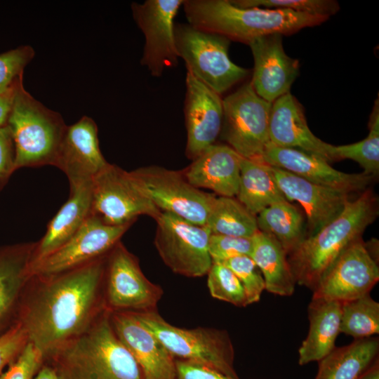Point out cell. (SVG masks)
<instances>
[{"label":"cell","mask_w":379,"mask_h":379,"mask_svg":"<svg viewBox=\"0 0 379 379\" xmlns=\"http://www.w3.org/2000/svg\"><path fill=\"white\" fill-rule=\"evenodd\" d=\"M106 256L48 276L32 275L18 306L16 322L44 361L87 331L107 310Z\"/></svg>","instance_id":"6da1fadb"},{"label":"cell","mask_w":379,"mask_h":379,"mask_svg":"<svg viewBox=\"0 0 379 379\" xmlns=\"http://www.w3.org/2000/svg\"><path fill=\"white\" fill-rule=\"evenodd\" d=\"M182 6L192 26L246 44L262 36L290 35L328 19L291 10L241 8L230 0H184Z\"/></svg>","instance_id":"7a4b0ae2"},{"label":"cell","mask_w":379,"mask_h":379,"mask_svg":"<svg viewBox=\"0 0 379 379\" xmlns=\"http://www.w3.org/2000/svg\"><path fill=\"white\" fill-rule=\"evenodd\" d=\"M48 361L59 379H143L137 362L116 335L107 310Z\"/></svg>","instance_id":"3957f363"},{"label":"cell","mask_w":379,"mask_h":379,"mask_svg":"<svg viewBox=\"0 0 379 379\" xmlns=\"http://www.w3.org/2000/svg\"><path fill=\"white\" fill-rule=\"evenodd\" d=\"M378 215V199L368 188L350 199L343 212L290 253L288 261L296 284L313 291L322 274L352 243L362 238Z\"/></svg>","instance_id":"277c9868"},{"label":"cell","mask_w":379,"mask_h":379,"mask_svg":"<svg viewBox=\"0 0 379 379\" xmlns=\"http://www.w3.org/2000/svg\"><path fill=\"white\" fill-rule=\"evenodd\" d=\"M7 125L15 147V171L55 166L67 126L58 112L47 108L25 89L23 80L18 86Z\"/></svg>","instance_id":"5b68a950"},{"label":"cell","mask_w":379,"mask_h":379,"mask_svg":"<svg viewBox=\"0 0 379 379\" xmlns=\"http://www.w3.org/2000/svg\"><path fill=\"white\" fill-rule=\"evenodd\" d=\"M174 358L190 361L239 379L229 333L210 327L185 328L166 321L157 312H133Z\"/></svg>","instance_id":"8992f818"},{"label":"cell","mask_w":379,"mask_h":379,"mask_svg":"<svg viewBox=\"0 0 379 379\" xmlns=\"http://www.w3.org/2000/svg\"><path fill=\"white\" fill-rule=\"evenodd\" d=\"M175 41L187 72L220 95L249 74L231 60V41L222 35L178 23L175 25Z\"/></svg>","instance_id":"52a82bcc"},{"label":"cell","mask_w":379,"mask_h":379,"mask_svg":"<svg viewBox=\"0 0 379 379\" xmlns=\"http://www.w3.org/2000/svg\"><path fill=\"white\" fill-rule=\"evenodd\" d=\"M222 105L221 138L241 157L262 162L265 149L271 143L272 103L260 98L247 82L222 99Z\"/></svg>","instance_id":"ba28073f"},{"label":"cell","mask_w":379,"mask_h":379,"mask_svg":"<svg viewBox=\"0 0 379 379\" xmlns=\"http://www.w3.org/2000/svg\"><path fill=\"white\" fill-rule=\"evenodd\" d=\"M91 192V214L109 225H132L142 215L155 220L161 212L133 171L109 163L93 178Z\"/></svg>","instance_id":"9c48e42d"},{"label":"cell","mask_w":379,"mask_h":379,"mask_svg":"<svg viewBox=\"0 0 379 379\" xmlns=\"http://www.w3.org/2000/svg\"><path fill=\"white\" fill-rule=\"evenodd\" d=\"M155 220L154 245L165 265L187 277L206 275L213 264L208 252L210 230L166 212Z\"/></svg>","instance_id":"30bf717a"},{"label":"cell","mask_w":379,"mask_h":379,"mask_svg":"<svg viewBox=\"0 0 379 379\" xmlns=\"http://www.w3.org/2000/svg\"><path fill=\"white\" fill-rule=\"evenodd\" d=\"M104 301L110 312L155 311L163 295L142 272L138 259L121 241L106 256Z\"/></svg>","instance_id":"8fae6325"},{"label":"cell","mask_w":379,"mask_h":379,"mask_svg":"<svg viewBox=\"0 0 379 379\" xmlns=\"http://www.w3.org/2000/svg\"><path fill=\"white\" fill-rule=\"evenodd\" d=\"M133 172L161 212L206 225L215 196L195 187L178 171L149 166Z\"/></svg>","instance_id":"7c38bea8"},{"label":"cell","mask_w":379,"mask_h":379,"mask_svg":"<svg viewBox=\"0 0 379 379\" xmlns=\"http://www.w3.org/2000/svg\"><path fill=\"white\" fill-rule=\"evenodd\" d=\"M183 2L146 0L131 4L133 20L145 37L140 63L152 77H161L166 69L176 67L178 63L174 20Z\"/></svg>","instance_id":"4fadbf2b"},{"label":"cell","mask_w":379,"mask_h":379,"mask_svg":"<svg viewBox=\"0 0 379 379\" xmlns=\"http://www.w3.org/2000/svg\"><path fill=\"white\" fill-rule=\"evenodd\" d=\"M379 281L378 260L362 238L349 245L332 262L312 291V298L352 300L366 294Z\"/></svg>","instance_id":"5bb4252c"},{"label":"cell","mask_w":379,"mask_h":379,"mask_svg":"<svg viewBox=\"0 0 379 379\" xmlns=\"http://www.w3.org/2000/svg\"><path fill=\"white\" fill-rule=\"evenodd\" d=\"M131 225H109L91 214L65 244L32 265V275L60 273L107 255Z\"/></svg>","instance_id":"9a60e30c"},{"label":"cell","mask_w":379,"mask_h":379,"mask_svg":"<svg viewBox=\"0 0 379 379\" xmlns=\"http://www.w3.org/2000/svg\"><path fill=\"white\" fill-rule=\"evenodd\" d=\"M185 86L186 155L194 160L215 144L222 129L223 105L220 95L187 72Z\"/></svg>","instance_id":"2e32d148"},{"label":"cell","mask_w":379,"mask_h":379,"mask_svg":"<svg viewBox=\"0 0 379 379\" xmlns=\"http://www.w3.org/2000/svg\"><path fill=\"white\" fill-rule=\"evenodd\" d=\"M262 162L277 167L308 181L349 194L369 188L374 177L361 173H347L333 168L322 158L295 148L270 143L265 149Z\"/></svg>","instance_id":"e0dca14e"},{"label":"cell","mask_w":379,"mask_h":379,"mask_svg":"<svg viewBox=\"0 0 379 379\" xmlns=\"http://www.w3.org/2000/svg\"><path fill=\"white\" fill-rule=\"evenodd\" d=\"M108 164L100 151L93 119L84 116L67 126L54 166L65 173L69 190L91 183Z\"/></svg>","instance_id":"ac0fdd59"},{"label":"cell","mask_w":379,"mask_h":379,"mask_svg":"<svg viewBox=\"0 0 379 379\" xmlns=\"http://www.w3.org/2000/svg\"><path fill=\"white\" fill-rule=\"evenodd\" d=\"M252 52L254 67L250 81L255 93L272 103L289 93L299 75L300 64L284 51L282 35L260 36L248 44Z\"/></svg>","instance_id":"d6986e66"},{"label":"cell","mask_w":379,"mask_h":379,"mask_svg":"<svg viewBox=\"0 0 379 379\" xmlns=\"http://www.w3.org/2000/svg\"><path fill=\"white\" fill-rule=\"evenodd\" d=\"M113 330L139 366L143 379H176L175 359L133 312H110Z\"/></svg>","instance_id":"ffe728a7"},{"label":"cell","mask_w":379,"mask_h":379,"mask_svg":"<svg viewBox=\"0 0 379 379\" xmlns=\"http://www.w3.org/2000/svg\"><path fill=\"white\" fill-rule=\"evenodd\" d=\"M270 169L286 199L296 201L304 208L307 237L335 219L351 199L347 193L315 184L284 169L272 166Z\"/></svg>","instance_id":"44dd1931"},{"label":"cell","mask_w":379,"mask_h":379,"mask_svg":"<svg viewBox=\"0 0 379 379\" xmlns=\"http://www.w3.org/2000/svg\"><path fill=\"white\" fill-rule=\"evenodd\" d=\"M269 136L274 145L301 149L328 163L334 161V145L321 140L311 131L302 106L291 93L272 103Z\"/></svg>","instance_id":"7402d4cb"},{"label":"cell","mask_w":379,"mask_h":379,"mask_svg":"<svg viewBox=\"0 0 379 379\" xmlns=\"http://www.w3.org/2000/svg\"><path fill=\"white\" fill-rule=\"evenodd\" d=\"M241 157L227 145L214 144L187 168L185 179L197 188L213 191L219 197L237 196Z\"/></svg>","instance_id":"603a6c76"},{"label":"cell","mask_w":379,"mask_h":379,"mask_svg":"<svg viewBox=\"0 0 379 379\" xmlns=\"http://www.w3.org/2000/svg\"><path fill=\"white\" fill-rule=\"evenodd\" d=\"M36 242L0 246V336L15 322L20 300L32 276Z\"/></svg>","instance_id":"cb8c5ba5"},{"label":"cell","mask_w":379,"mask_h":379,"mask_svg":"<svg viewBox=\"0 0 379 379\" xmlns=\"http://www.w3.org/2000/svg\"><path fill=\"white\" fill-rule=\"evenodd\" d=\"M91 186L84 185L69 190V197L50 220L44 237L33 252L32 265L65 244L91 214Z\"/></svg>","instance_id":"d4e9b609"},{"label":"cell","mask_w":379,"mask_h":379,"mask_svg":"<svg viewBox=\"0 0 379 379\" xmlns=\"http://www.w3.org/2000/svg\"><path fill=\"white\" fill-rule=\"evenodd\" d=\"M342 302L312 298L307 312L310 323L307 337L298 350V364L319 361L335 347L339 335Z\"/></svg>","instance_id":"484cf974"},{"label":"cell","mask_w":379,"mask_h":379,"mask_svg":"<svg viewBox=\"0 0 379 379\" xmlns=\"http://www.w3.org/2000/svg\"><path fill=\"white\" fill-rule=\"evenodd\" d=\"M378 361V337L354 340L347 345L335 347L318 361L314 379H357Z\"/></svg>","instance_id":"4316f807"},{"label":"cell","mask_w":379,"mask_h":379,"mask_svg":"<svg viewBox=\"0 0 379 379\" xmlns=\"http://www.w3.org/2000/svg\"><path fill=\"white\" fill-rule=\"evenodd\" d=\"M250 257L260 270L265 290L280 296H291L296 284L284 248L273 237L258 232L252 237Z\"/></svg>","instance_id":"83f0119b"},{"label":"cell","mask_w":379,"mask_h":379,"mask_svg":"<svg viewBox=\"0 0 379 379\" xmlns=\"http://www.w3.org/2000/svg\"><path fill=\"white\" fill-rule=\"evenodd\" d=\"M237 197L255 215L274 203L287 200L279 190L268 164L243 157L240 163Z\"/></svg>","instance_id":"f1b7e54d"},{"label":"cell","mask_w":379,"mask_h":379,"mask_svg":"<svg viewBox=\"0 0 379 379\" xmlns=\"http://www.w3.org/2000/svg\"><path fill=\"white\" fill-rule=\"evenodd\" d=\"M258 230L273 237L287 255L306 238L302 214L288 201L274 203L256 215Z\"/></svg>","instance_id":"f546056e"},{"label":"cell","mask_w":379,"mask_h":379,"mask_svg":"<svg viewBox=\"0 0 379 379\" xmlns=\"http://www.w3.org/2000/svg\"><path fill=\"white\" fill-rule=\"evenodd\" d=\"M206 226L211 234L252 238L258 232L256 215L237 199L215 197Z\"/></svg>","instance_id":"4dcf8cb0"},{"label":"cell","mask_w":379,"mask_h":379,"mask_svg":"<svg viewBox=\"0 0 379 379\" xmlns=\"http://www.w3.org/2000/svg\"><path fill=\"white\" fill-rule=\"evenodd\" d=\"M340 332L354 340L378 334L379 303L370 293L342 302Z\"/></svg>","instance_id":"1f68e13d"},{"label":"cell","mask_w":379,"mask_h":379,"mask_svg":"<svg viewBox=\"0 0 379 379\" xmlns=\"http://www.w3.org/2000/svg\"><path fill=\"white\" fill-rule=\"evenodd\" d=\"M369 132L362 140L333 146L335 161L351 159L358 163L365 174L375 178L379 173V102L375 100L368 122Z\"/></svg>","instance_id":"d6a6232c"},{"label":"cell","mask_w":379,"mask_h":379,"mask_svg":"<svg viewBox=\"0 0 379 379\" xmlns=\"http://www.w3.org/2000/svg\"><path fill=\"white\" fill-rule=\"evenodd\" d=\"M207 276L208 288L213 298L239 307L248 305L242 284L227 267L213 262Z\"/></svg>","instance_id":"836d02e7"},{"label":"cell","mask_w":379,"mask_h":379,"mask_svg":"<svg viewBox=\"0 0 379 379\" xmlns=\"http://www.w3.org/2000/svg\"><path fill=\"white\" fill-rule=\"evenodd\" d=\"M236 6L241 8H264L270 9H285L295 12L329 18L340 8L333 0H230Z\"/></svg>","instance_id":"e575fe53"},{"label":"cell","mask_w":379,"mask_h":379,"mask_svg":"<svg viewBox=\"0 0 379 379\" xmlns=\"http://www.w3.org/2000/svg\"><path fill=\"white\" fill-rule=\"evenodd\" d=\"M220 262L230 269L242 284L248 305L260 301L265 290L262 274L250 256L241 255Z\"/></svg>","instance_id":"d590c367"},{"label":"cell","mask_w":379,"mask_h":379,"mask_svg":"<svg viewBox=\"0 0 379 379\" xmlns=\"http://www.w3.org/2000/svg\"><path fill=\"white\" fill-rule=\"evenodd\" d=\"M34 56L29 46H22L0 53V93L10 88L23 77L25 67Z\"/></svg>","instance_id":"8d00e7d4"},{"label":"cell","mask_w":379,"mask_h":379,"mask_svg":"<svg viewBox=\"0 0 379 379\" xmlns=\"http://www.w3.org/2000/svg\"><path fill=\"white\" fill-rule=\"evenodd\" d=\"M253 239L211 234L208 241V252L213 262L241 256H250Z\"/></svg>","instance_id":"74e56055"},{"label":"cell","mask_w":379,"mask_h":379,"mask_svg":"<svg viewBox=\"0 0 379 379\" xmlns=\"http://www.w3.org/2000/svg\"><path fill=\"white\" fill-rule=\"evenodd\" d=\"M44 364L41 354L28 342L8 370L3 372L0 379H34Z\"/></svg>","instance_id":"f35d334b"},{"label":"cell","mask_w":379,"mask_h":379,"mask_svg":"<svg viewBox=\"0 0 379 379\" xmlns=\"http://www.w3.org/2000/svg\"><path fill=\"white\" fill-rule=\"evenodd\" d=\"M27 343V333L18 322L0 336V376L4 368L20 355Z\"/></svg>","instance_id":"ab89813d"},{"label":"cell","mask_w":379,"mask_h":379,"mask_svg":"<svg viewBox=\"0 0 379 379\" xmlns=\"http://www.w3.org/2000/svg\"><path fill=\"white\" fill-rule=\"evenodd\" d=\"M15 147L8 125L0 128V191L8 181L15 168Z\"/></svg>","instance_id":"60d3db41"},{"label":"cell","mask_w":379,"mask_h":379,"mask_svg":"<svg viewBox=\"0 0 379 379\" xmlns=\"http://www.w3.org/2000/svg\"><path fill=\"white\" fill-rule=\"evenodd\" d=\"M175 365L176 379H237L187 361L175 359Z\"/></svg>","instance_id":"b9f144b4"},{"label":"cell","mask_w":379,"mask_h":379,"mask_svg":"<svg viewBox=\"0 0 379 379\" xmlns=\"http://www.w3.org/2000/svg\"><path fill=\"white\" fill-rule=\"evenodd\" d=\"M22 80L23 77H20L10 88L0 93V128L7 125L18 86Z\"/></svg>","instance_id":"7bdbcfd3"},{"label":"cell","mask_w":379,"mask_h":379,"mask_svg":"<svg viewBox=\"0 0 379 379\" xmlns=\"http://www.w3.org/2000/svg\"><path fill=\"white\" fill-rule=\"evenodd\" d=\"M34 379H59L55 370L50 365H44L39 370Z\"/></svg>","instance_id":"ee69618b"},{"label":"cell","mask_w":379,"mask_h":379,"mask_svg":"<svg viewBox=\"0 0 379 379\" xmlns=\"http://www.w3.org/2000/svg\"><path fill=\"white\" fill-rule=\"evenodd\" d=\"M357 379H379V361L375 362Z\"/></svg>","instance_id":"f6af8a7d"}]
</instances>
